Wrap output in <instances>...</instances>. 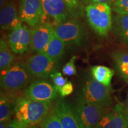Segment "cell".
I'll use <instances>...</instances> for the list:
<instances>
[{"label": "cell", "instance_id": "obj_1", "mask_svg": "<svg viewBox=\"0 0 128 128\" xmlns=\"http://www.w3.org/2000/svg\"><path fill=\"white\" fill-rule=\"evenodd\" d=\"M50 103L18 97L13 103L16 119L26 128L36 127L49 114Z\"/></svg>", "mask_w": 128, "mask_h": 128}, {"label": "cell", "instance_id": "obj_2", "mask_svg": "<svg viewBox=\"0 0 128 128\" xmlns=\"http://www.w3.org/2000/svg\"><path fill=\"white\" fill-rule=\"evenodd\" d=\"M86 17L90 25L101 36H107L113 24L112 7L105 3L89 4L85 7Z\"/></svg>", "mask_w": 128, "mask_h": 128}, {"label": "cell", "instance_id": "obj_3", "mask_svg": "<svg viewBox=\"0 0 128 128\" xmlns=\"http://www.w3.org/2000/svg\"><path fill=\"white\" fill-rule=\"evenodd\" d=\"M78 99L106 108H109L112 103L108 88L93 77L87 80L80 88Z\"/></svg>", "mask_w": 128, "mask_h": 128}, {"label": "cell", "instance_id": "obj_4", "mask_svg": "<svg viewBox=\"0 0 128 128\" xmlns=\"http://www.w3.org/2000/svg\"><path fill=\"white\" fill-rule=\"evenodd\" d=\"M30 74L26 64L23 62H16L8 70L1 72V87L10 92L23 88L29 83Z\"/></svg>", "mask_w": 128, "mask_h": 128}, {"label": "cell", "instance_id": "obj_5", "mask_svg": "<svg viewBox=\"0 0 128 128\" xmlns=\"http://www.w3.org/2000/svg\"><path fill=\"white\" fill-rule=\"evenodd\" d=\"M55 33L66 46H80L86 38V29L76 18H70L54 27Z\"/></svg>", "mask_w": 128, "mask_h": 128}, {"label": "cell", "instance_id": "obj_6", "mask_svg": "<svg viewBox=\"0 0 128 128\" xmlns=\"http://www.w3.org/2000/svg\"><path fill=\"white\" fill-rule=\"evenodd\" d=\"M73 109L83 128H97L108 113L107 108L79 99L76 101Z\"/></svg>", "mask_w": 128, "mask_h": 128}, {"label": "cell", "instance_id": "obj_7", "mask_svg": "<svg viewBox=\"0 0 128 128\" xmlns=\"http://www.w3.org/2000/svg\"><path fill=\"white\" fill-rule=\"evenodd\" d=\"M26 66L32 75L42 79H47L58 71V62L44 53H36L30 56Z\"/></svg>", "mask_w": 128, "mask_h": 128}, {"label": "cell", "instance_id": "obj_8", "mask_svg": "<svg viewBox=\"0 0 128 128\" xmlns=\"http://www.w3.org/2000/svg\"><path fill=\"white\" fill-rule=\"evenodd\" d=\"M18 14L21 21L32 28L44 22L46 16L41 0H20Z\"/></svg>", "mask_w": 128, "mask_h": 128}, {"label": "cell", "instance_id": "obj_9", "mask_svg": "<svg viewBox=\"0 0 128 128\" xmlns=\"http://www.w3.org/2000/svg\"><path fill=\"white\" fill-rule=\"evenodd\" d=\"M58 93L54 85L44 80H39L31 82L24 91V96L35 101L51 103Z\"/></svg>", "mask_w": 128, "mask_h": 128}, {"label": "cell", "instance_id": "obj_10", "mask_svg": "<svg viewBox=\"0 0 128 128\" xmlns=\"http://www.w3.org/2000/svg\"><path fill=\"white\" fill-rule=\"evenodd\" d=\"M54 26L50 23L42 22L31 30L30 47L36 53H44L52 38Z\"/></svg>", "mask_w": 128, "mask_h": 128}, {"label": "cell", "instance_id": "obj_11", "mask_svg": "<svg viewBox=\"0 0 128 128\" xmlns=\"http://www.w3.org/2000/svg\"><path fill=\"white\" fill-rule=\"evenodd\" d=\"M31 42V30L23 24L14 28L8 36V44L15 54H23L28 50Z\"/></svg>", "mask_w": 128, "mask_h": 128}, {"label": "cell", "instance_id": "obj_12", "mask_svg": "<svg viewBox=\"0 0 128 128\" xmlns=\"http://www.w3.org/2000/svg\"><path fill=\"white\" fill-rule=\"evenodd\" d=\"M97 128H128V110L124 105L118 104L108 112Z\"/></svg>", "mask_w": 128, "mask_h": 128}, {"label": "cell", "instance_id": "obj_13", "mask_svg": "<svg viewBox=\"0 0 128 128\" xmlns=\"http://www.w3.org/2000/svg\"><path fill=\"white\" fill-rule=\"evenodd\" d=\"M22 23L14 0H10L1 8L0 26L1 30L12 31L14 28L22 24Z\"/></svg>", "mask_w": 128, "mask_h": 128}, {"label": "cell", "instance_id": "obj_14", "mask_svg": "<svg viewBox=\"0 0 128 128\" xmlns=\"http://www.w3.org/2000/svg\"><path fill=\"white\" fill-rule=\"evenodd\" d=\"M41 1L46 16L52 20L55 24L62 23L70 18L68 10L64 0Z\"/></svg>", "mask_w": 128, "mask_h": 128}, {"label": "cell", "instance_id": "obj_15", "mask_svg": "<svg viewBox=\"0 0 128 128\" xmlns=\"http://www.w3.org/2000/svg\"><path fill=\"white\" fill-rule=\"evenodd\" d=\"M63 128H83L75 114L73 108L64 100H60L54 108Z\"/></svg>", "mask_w": 128, "mask_h": 128}, {"label": "cell", "instance_id": "obj_16", "mask_svg": "<svg viewBox=\"0 0 128 128\" xmlns=\"http://www.w3.org/2000/svg\"><path fill=\"white\" fill-rule=\"evenodd\" d=\"M65 46L64 42L58 36L54 30L50 40L44 54H46L52 60L58 62L65 53Z\"/></svg>", "mask_w": 128, "mask_h": 128}, {"label": "cell", "instance_id": "obj_17", "mask_svg": "<svg viewBox=\"0 0 128 128\" xmlns=\"http://www.w3.org/2000/svg\"><path fill=\"white\" fill-rule=\"evenodd\" d=\"M112 28L120 40L128 44V14H116L113 18Z\"/></svg>", "mask_w": 128, "mask_h": 128}, {"label": "cell", "instance_id": "obj_18", "mask_svg": "<svg viewBox=\"0 0 128 128\" xmlns=\"http://www.w3.org/2000/svg\"><path fill=\"white\" fill-rule=\"evenodd\" d=\"M91 72L92 77L96 81L106 87L108 88L110 87L114 74V70L103 65H95L91 68Z\"/></svg>", "mask_w": 128, "mask_h": 128}, {"label": "cell", "instance_id": "obj_19", "mask_svg": "<svg viewBox=\"0 0 128 128\" xmlns=\"http://www.w3.org/2000/svg\"><path fill=\"white\" fill-rule=\"evenodd\" d=\"M116 69L120 76L126 82H128V52L118 51L112 54Z\"/></svg>", "mask_w": 128, "mask_h": 128}, {"label": "cell", "instance_id": "obj_20", "mask_svg": "<svg viewBox=\"0 0 128 128\" xmlns=\"http://www.w3.org/2000/svg\"><path fill=\"white\" fill-rule=\"evenodd\" d=\"M15 56L2 38L0 40V70L1 72L8 70L14 64Z\"/></svg>", "mask_w": 128, "mask_h": 128}, {"label": "cell", "instance_id": "obj_21", "mask_svg": "<svg viewBox=\"0 0 128 128\" xmlns=\"http://www.w3.org/2000/svg\"><path fill=\"white\" fill-rule=\"evenodd\" d=\"M12 104L10 99L2 92L0 97V122H7L10 120L12 113Z\"/></svg>", "mask_w": 128, "mask_h": 128}, {"label": "cell", "instance_id": "obj_22", "mask_svg": "<svg viewBox=\"0 0 128 128\" xmlns=\"http://www.w3.org/2000/svg\"><path fill=\"white\" fill-rule=\"evenodd\" d=\"M66 4L70 18H78L84 14V5L80 0H64Z\"/></svg>", "mask_w": 128, "mask_h": 128}, {"label": "cell", "instance_id": "obj_23", "mask_svg": "<svg viewBox=\"0 0 128 128\" xmlns=\"http://www.w3.org/2000/svg\"><path fill=\"white\" fill-rule=\"evenodd\" d=\"M40 128H63L60 119L52 110L41 123Z\"/></svg>", "mask_w": 128, "mask_h": 128}, {"label": "cell", "instance_id": "obj_24", "mask_svg": "<svg viewBox=\"0 0 128 128\" xmlns=\"http://www.w3.org/2000/svg\"><path fill=\"white\" fill-rule=\"evenodd\" d=\"M112 9L118 14H128V0H113Z\"/></svg>", "mask_w": 128, "mask_h": 128}, {"label": "cell", "instance_id": "obj_25", "mask_svg": "<svg viewBox=\"0 0 128 128\" xmlns=\"http://www.w3.org/2000/svg\"><path fill=\"white\" fill-rule=\"evenodd\" d=\"M50 77L52 80L53 83H54V87L56 88L58 92H59L60 90L68 82V79L62 76V74L60 72L57 71L55 73L52 74H51Z\"/></svg>", "mask_w": 128, "mask_h": 128}, {"label": "cell", "instance_id": "obj_26", "mask_svg": "<svg viewBox=\"0 0 128 128\" xmlns=\"http://www.w3.org/2000/svg\"><path fill=\"white\" fill-rule=\"evenodd\" d=\"M76 60V56H72L70 60L64 65L62 68V72L67 76H72L76 75V70L75 62Z\"/></svg>", "mask_w": 128, "mask_h": 128}, {"label": "cell", "instance_id": "obj_27", "mask_svg": "<svg viewBox=\"0 0 128 128\" xmlns=\"http://www.w3.org/2000/svg\"><path fill=\"white\" fill-rule=\"evenodd\" d=\"M74 87L71 82L68 81L65 86H64L59 91V93L62 97H66L73 92Z\"/></svg>", "mask_w": 128, "mask_h": 128}, {"label": "cell", "instance_id": "obj_28", "mask_svg": "<svg viewBox=\"0 0 128 128\" xmlns=\"http://www.w3.org/2000/svg\"><path fill=\"white\" fill-rule=\"evenodd\" d=\"M6 128H26L23 124H20L17 119L12 120Z\"/></svg>", "mask_w": 128, "mask_h": 128}, {"label": "cell", "instance_id": "obj_29", "mask_svg": "<svg viewBox=\"0 0 128 128\" xmlns=\"http://www.w3.org/2000/svg\"><path fill=\"white\" fill-rule=\"evenodd\" d=\"M113 0H90V4H94V3H105L111 6Z\"/></svg>", "mask_w": 128, "mask_h": 128}, {"label": "cell", "instance_id": "obj_30", "mask_svg": "<svg viewBox=\"0 0 128 128\" xmlns=\"http://www.w3.org/2000/svg\"><path fill=\"white\" fill-rule=\"evenodd\" d=\"M10 0H0V7H2L6 3H7Z\"/></svg>", "mask_w": 128, "mask_h": 128}, {"label": "cell", "instance_id": "obj_31", "mask_svg": "<svg viewBox=\"0 0 128 128\" xmlns=\"http://www.w3.org/2000/svg\"><path fill=\"white\" fill-rule=\"evenodd\" d=\"M80 1H81V2L82 3V4L84 5V4H87L88 5L90 4V0H80Z\"/></svg>", "mask_w": 128, "mask_h": 128}, {"label": "cell", "instance_id": "obj_32", "mask_svg": "<svg viewBox=\"0 0 128 128\" xmlns=\"http://www.w3.org/2000/svg\"><path fill=\"white\" fill-rule=\"evenodd\" d=\"M126 108L128 110V97H127V100H126Z\"/></svg>", "mask_w": 128, "mask_h": 128}]
</instances>
